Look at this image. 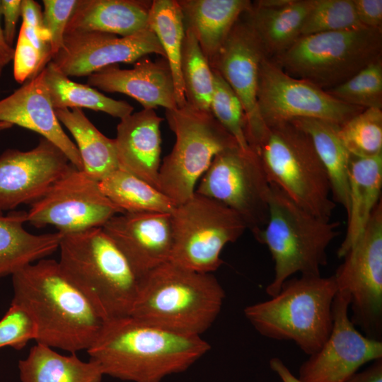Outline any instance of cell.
Instances as JSON below:
<instances>
[{"label": "cell", "instance_id": "cell-16", "mask_svg": "<svg viewBox=\"0 0 382 382\" xmlns=\"http://www.w3.org/2000/svg\"><path fill=\"white\" fill-rule=\"evenodd\" d=\"M149 54L166 59L150 28L126 37L97 31L71 32L65 33L62 48L50 62L69 78L81 77L117 63H134Z\"/></svg>", "mask_w": 382, "mask_h": 382}, {"label": "cell", "instance_id": "cell-44", "mask_svg": "<svg viewBox=\"0 0 382 382\" xmlns=\"http://www.w3.org/2000/svg\"><path fill=\"white\" fill-rule=\"evenodd\" d=\"M22 23L35 28H45L42 10L40 5L33 0L21 1Z\"/></svg>", "mask_w": 382, "mask_h": 382}, {"label": "cell", "instance_id": "cell-25", "mask_svg": "<svg viewBox=\"0 0 382 382\" xmlns=\"http://www.w3.org/2000/svg\"><path fill=\"white\" fill-rule=\"evenodd\" d=\"M382 154L352 156L349 174L347 226L337 255L342 258L361 237L381 201Z\"/></svg>", "mask_w": 382, "mask_h": 382}, {"label": "cell", "instance_id": "cell-4", "mask_svg": "<svg viewBox=\"0 0 382 382\" xmlns=\"http://www.w3.org/2000/svg\"><path fill=\"white\" fill-rule=\"evenodd\" d=\"M225 292L211 273L168 261L146 274L131 316L180 333L201 336L218 317Z\"/></svg>", "mask_w": 382, "mask_h": 382}, {"label": "cell", "instance_id": "cell-22", "mask_svg": "<svg viewBox=\"0 0 382 382\" xmlns=\"http://www.w3.org/2000/svg\"><path fill=\"white\" fill-rule=\"evenodd\" d=\"M162 121L154 109L144 108L120 120L114 139L120 168L159 190Z\"/></svg>", "mask_w": 382, "mask_h": 382}, {"label": "cell", "instance_id": "cell-47", "mask_svg": "<svg viewBox=\"0 0 382 382\" xmlns=\"http://www.w3.org/2000/svg\"><path fill=\"white\" fill-rule=\"evenodd\" d=\"M1 16V14H0ZM14 48L6 42L3 28L0 23V71L3 72L4 68L13 59Z\"/></svg>", "mask_w": 382, "mask_h": 382}, {"label": "cell", "instance_id": "cell-48", "mask_svg": "<svg viewBox=\"0 0 382 382\" xmlns=\"http://www.w3.org/2000/svg\"><path fill=\"white\" fill-rule=\"evenodd\" d=\"M1 74H2V71H0V79H1ZM0 93H1V90H0Z\"/></svg>", "mask_w": 382, "mask_h": 382}, {"label": "cell", "instance_id": "cell-20", "mask_svg": "<svg viewBox=\"0 0 382 382\" xmlns=\"http://www.w3.org/2000/svg\"><path fill=\"white\" fill-rule=\"evenodd\" d=\"M0 122L35 132L57 146L79 170V150L63 130L52 107L42 69L8 96L0 99Z\"/></svg>", "mask_w": 382, "mask_h": 382}, {"label": "cell", "instance_id": "cell-40", "mask_svg": "<svg viewBox=\"0 0 382 382\" xmlns=\"http://www.w3.org/2000/svg\"><path fill=\"white\" fill-rule=\"evenodd\" d=\"M79 0H43L42 18L50 34L52 58L63 47L66 28Z\"/></svg>", "mask_w": 382, "mask_h": 382}, {"label": "cell", "instance_id": "cell-31", "mask_svg": "<svg viewBox=\"0 0 382 382\" xmlns=\"http://www.w3.org/2000/svg\"><path fill=\"white\" fill-rule=\"evenodd\" d=\"M45 81L54 109L88 108L105 112L120 120L132 113L134 108L117 100L87 84L71 81L50 62L43 69Z\"/></svg>", "mask_w": 382, "mask_h": 382}, {"label": "cell", "instance_id": "cell-43", "mask_svg": "<svg viewBox=\"0 0 382 382\" xmlns=\"http://www.w3.org/2000/svg\"><path fill=\"white\" fill-rule=\"evenodd\" d=\"M22 0H0V14L4 17V34L8 44L13 47L16 25L21 16Z\"/></svg>", "mask_w": 382, "mask_h": 382}, {"label": "cell", "instance_id": "cell-33", "mask_svg": "<svg viewBox=\"0 0 382 382\" xmlns=\"http://www.w3.org/2000/svg\"><path fill=\"white\" fill-rule=\"evenodd\" d=\"M104 195L125 213L171 214L175 203L157 188L119 168L99 182Z\"/></svg>", "mask_w": 382, "mask_h": 382}, {"label": "cell", "instance_id": "cell-32", "mask_svg": "<svg viewBox=\"0 0 382 382\" xmlns=\"http://www.w3.org/2000/svg\"><path fill=\"white\" fill-rule=\"evenodd\" d=\"M149 26L155 33L169 66L178 108L187 103L181 75V52L185 25L178 0H154Z\"/></svg>", "mask_w": 382, "mask_h": 382}, {"label": "cell", "instance_id": "cell-39", "mask_svg": "<svg viewBox=\"0 0 382 382\" xmlns=\"http://www.w3.org/2000/svg\"><path fill=\"white\" fill-rule=\"evenodd\" d=\"M36 337L37 327L30 314L23 306L11 303L0 320V348L21 350Z\"/></svg>", "mask_w": 382, "mask_h": 382}, {"label": "cell", "instance_id": "cell-27", "mask_svg": "<svg viewBox=\"0 0 382 382\" xmlns=\"http://www.w3.org/2000/svg\"><path fill=\"white\" fill-rule=\"evenodd\" d=\"M25 222V211L0 212V277L12 275L59 249V232L33 234L24 228Z\"/></svg>", "mask_w": 382, "mask_h": 382}, {"label": "cell", "instance_id": "cell-23", "mask_svg": "<svg viewBox=\"0 0 382 382\" xmlns=\"http://www.w3.org/2000/svg\"><path fill=\"white\" fill-rule=\"evenodd\" d=\"M315 0H261L245 16L260 40L266 57H275L300 37Z\"/></svg>", "mask_w": 382, "mask_h": 382}, {"label": "cell", "instance_id": "cell-21", "mask_svg": "<svg viewBox=\"0 0 382 382\" xmlns=\"http://www.w3.org/2000/svg\"><path fill=\"white\" fill-rule=\"evenodd\" d=\"M134 64L127 69L117 64L104 67L89 75L86 84L105 92L129 96L145 109L178 108L172 74L165 59L151 61L144 57Z\"/></svg>", "mask_w": 382, "mask_h": 382}, {"label": "cell", "instance_id": "cell-7", "mask_svg": "<svg viewBox=\"0 0 382 382\" xmlns=\"http://www.w3.org/2000/svg\"><path fill=\"white\" fill-rule=\"evenodd\" d=\"M340 223L308 212L270 184L269 216L256 239L265 245L274 262V276L265 289L272 297L293 274L320 276L327 249L339 233Z\"/></svg>", "mask_w": 382, "mask_h": 382}, {"label": "cell", "instance_id": "cell-11", "mask_svg": "<svg viewBox=\"0 0 382 382\" xmlns=\"http://www.w3.org/2000/svg\"><path fill=\"white\" fill-rule=\"evenodd\" d=\"M270 191V183L256 155L237 145L214 156L195 190L235 212L255 239L268 220Z\"/></svg>", "mask_w": 382, "mask_h": 382}, {"label": "cell", "instance_id": "cell-8", "mask_svg": "<svg viewBox=\"0 0 382 382\" xmlns=\"http://www.w3.org/2000/svg\"><path fill=\"white\" fill-rule=\"evenodd\" d=\"M382 28L327 32L300 37L272 60L289 75L326 91L381 57Z\"/></svg>", "mask_w": 382, "mask_h": 382}, {"label": "cell", "instance_id": "cell-36", "mask_svg": "<svg viewBox=\"0 0 382 382\" xmlns=\"http://www.w3.org/2000/svg\"><path fill=\"white\" fill-rule=\"evenodd\" d=\"M337 100L354 106L382 108V59H377L344 83L326 90Z\"/></svg>", "mask_w": 382, "mask_h": 382}, {"label": "cell", "instance_id": "cell-35", "mask_svg": "<svg viewBox=\"0 0 382 382\" xmlns=\"http://www.w3.org/2000/svg\"><path fill=\"white\" fill-rule=\"evenodd\" d=\"M338 135L352 156L382 154V110L366 108L338 127Z\"/></svg>", "mask_w": 382, "mask_h": 382}, {"label": "cell", "instance_id": "cell-46", "mask_svg": "<svg viewBox=\"0 0 382 382\" xmlns=\"http://www.w3.org/2000/svg\"><path fill=\"white\" fill-rule=\"evenodd\" d=\"M270 366L282 382H303L294 376L284 363L277 357H273L270 359Z\"/></svg>", "mask_w": 382, "mask_h": 382}, {"label": "cell", "instance_id": "cell-18", "mask_svg": "<svg viewBox=\"0 0 382 382\" xmlns=\"http://www.w3.org/2000/svg\"><path fill=\"white\" fill-rule=\"evenodd\" d=\"M265 57L262 43L244 13L209 62L212 69L221 75L242 103L248 144L265 126L257 108V89L260 67Z\"/></svg>", "mask_w": 382, "mask_h": 382}, {"label": "cell", "instance_id": "cell-29", "mask_svg": "<svg viewBox=\"0 0 382 382\" xmlns=\"http://www.w3.org/2000/svg\"><path fill=\"white\" fill-rule=\"evenodd\" d=\"M63 355L37 343L18 361L21 382H102L103 372L95 361L81 360L74 353Z\"/></svg>", "mask_w": 382, "mask_h": 382}, {"label": "cell", "instance_id": "cell-41", "mask_svg": "<svg viewBox=\"0 0 382 382\" xmlns=\"http://www.w3.org/2000/svg\"><path fill=\"white\" fill-rule=\"evenodd\" d=\"M13 61L14 79L23 83L37 75L51 59L19 31Z\"/></svg>", "mask_w": 382, "mask_h": 382}, {"label": "cell", "instance_id": "cell-24", "mask_svg": "<svg viewBox=\"0 0 382 382\" xmlns=\"http://www.w3.org/2000/svg\"><path fill=\"white\" fill-rule=\"evenodd\" d=\"M152 1L79 0L66 32L97 31L121 37L149 28Z\"/></svg>", "mask_w": 382, "mask_h": 382}, {"label": "cell", "instance_id": "cell-1", "mask_svg": "<svg viewBox=\"0 0 382 382\" xmlns=\"http://www.w3.org/2000/svg\"><path fill=\"white\" fill-rule=\"evenodd\" d=\"M209 349L201 336L129 316L107 321L87 353L104 375L132 382H161L185 371Z\"/></svg>", "mask_w": 382, "mask_h": 382}, {"label": "cell", "instance_id": "cell-12", "mask_svg": "<svg viewBox=\"0 0 382 382\" xmlns=\"http://www.w3.org/2000/svg\"><path fill=\"white\" fill-rule=\"evenodd\" d=\"M333 275L338 291L349 296L350 318L369 338H382V202L364 233Z\"/></svg>", "mask_w": 382, "mask_h": 382}, {"label": "cell", "instance_id": "cell-10", "mask_svg": "<svg viewBox=\"0 0 382 382\" xmlns=\"http://www.w3.org/2000/svg\"><path fill=\"white\" fill-rule=\"evenodd\" d=\"M173 244L170 261L211 273L222 265L221 253L247 229L243 219L222 203L195 192L171 213Z\"/></svg>", "mask_w": 382, "mask_h": 382}, {"label": "cell", "instance_id": "cell-42", "mask_svg": "<svg viewBox=\"0 0 382 382\" xmlns=\"http://www.w3.org/2000/svg\"><path fill=\"white\" fill-rule=\"evenodd\" d=\"M352 1L361 25L370 28H382L381 0Z\"/></svg>", "mask_w": 382, "mask_h": 382}, {"label": "cell", "instance_id": "cell-30", "mask_svg": "<svg viewBox=\"0 0 382 382\" xmlns=\"http://www.w3.org/2000/svg\"><path fill=\"white\" fill-rule=\"evenodd\" d=\"M292 122L309 135L329 179L332 199L347 211L352 156L338 135L340 125L311 118Z\"/></svg>", "mask_w": 382, "mask_h": 382}, {"label": "cell", "instance_id": "cell-2", "mask_svg": "<svg viewBox=\"0 0 382 382\" xmlns=\"http://www.w3.org/2000/svg\"><path fill=\"white\" fill-rule=\"evenodd\" d=\"M11 276V303L32 316L37 343L74 354L92 346L106 321L66 278L58 261L44 258Z\"/></svg>", "mask_w": 382, "mask_h": 382}, {"label": "cell", "instance_id": "cell-17", "mask_svg": "<svg viewBox=\"0 0 382 382\" xmlns=\"http://www.w3.org/2000/svg\"><path fill=\"white\" fill-rule=\"evenodd\" d=\"M74 166L61 149L43 137L29 151L6 150L0 155V212L33 204Z\"/></svg>", "mask_w": 382, "mask_h": 382}, {"label": "cell", "instance_id": "cell-5", "mask_svg": "<svg viewBox=\"0 0 382 382\" xmlns=\"http://www.w3.org/2000/svg\"><path fill=\"white\" fill-rule=\"evenodd\" d=\"M270 184L311 214L330 220L336 204L309 135L292 121L265 123L249 144Z\"/></svg>", "mask_w": 382, "mask_h": 382}, {"label": "cell", "instance_id": "cell-15", "mask_svg": "<svg viewBox=\"0 0 382 382\" xmlns=\"http://www.w3.org/2000/svg\"><path fill=\"white\" fill-rule=\"evenodd\" d=\"M349 296L337 292L332 303V328L323 347L299 368L303 382H345L369 361L382 358V342L359 332L349 316Z\"/></svg>", "mask_w": 382, "mask_h": 382}, {"label": "cell", "instance_id": "cell-14", "mask_svg": "<svg viewBox=\"0 0 382 382\" xmlns=\"http://www.w3.org/2000/svg\"><path fill=\"white\" fill-rule=\"evenodd\" d=\"M257 108L264 123L311 118L338 125L364 110L337 100L307 81L289 75L267 57L260 67Z\"/></svg>", "mask_w": 382, "mask_h": 382}, {"label": "cell", "instance_id": "cell-45", "mask_svg": "<svg viewBox=\"0 0 382 382\" xmlns=\"http://www.w3.org/2000/svg\"><path fill=\"white\" fill-rule=\"evenodd\" d=\"M373 361L369 368L355 372L345 382H382V358Z\"/></svg>", "mask_w": 382, "mask_h": 382}, {"label": "cell", "instance_id": "cell-37", "mask_svg": "<svg viewBox=\"0 0 382 382\" xmlns=\"http://www.w3.org/2000/svg\"><path fill=\"white\" fill-rule=\"evenodd\" d=\"M214 91L210 112L219 124L232 136L243 151H251L245 135V115L239 98L215 69H213Z\"/></svg>", "mask_w": 382, "mask_h": 382}, {"label": "cell", "instance_id": "cell-38", "mask_svg": "<svg viewBox=\"0 0 382 382\" xmlns=\"http://www.w3.org/2000/svg\"><path fill=\"white\" fill-rule=\"evenodd\" d=\"M361 27L352 0H315L303 25L301 37Z\"/></svg>", "mask_w": 382, "mask_h": 382}, {"label": "cell", "instance_id": "cell-3", "mask_svg": "<svg viewBox=\"0 0 382 382\" xmlns=\"http://www.w3.org/2000/svg\"><path fill=\"white\" fill-rule=\"evenodd\" d=\"M62 235L59 268L107 322L131 316L141 277L103 231Z\"/></svg>", "mask_w": 382, "mask_h": 382}, {"label": "cell", "instance_id": "cell-13", "mask_svg": "<svg viewBox=\"0 0 382 382\" xmlns=\"http://www.w3.org/2000/svg\"><path fill=\"white\" fill-rule=\"evenodd\" d=\"M123 213L104 195L99 182L74 166L30 204L27 222L37 228L53 226L64 235L102 228Z\"/></svg>", "mask_w": 382, "mask_h": 382}, {"label": "cell", "instance_id": "cell-6", "mask_svg": "<svg viewBox=\"0 0 382 382\" xmlns=\"http://www.w3.org/2000/svg\"><path fill=\"white\" fill-rule=\"evenodd\" d=\"M337 292L333 275H301L286 279L270 299L247 306L244 314L260 335L292 341L311 356L330 335Z\"/></svg>", "mask_w": 382, "mask_h": 382}, {"label": "cell", "instance_id": "cell-34", "mask_svg": "<svg viewBox=\"0 0 382 382\" xmlns=\"http://www.w3.org/2000/svg\"><path fill=\"white\" fill-rule=\"evenodd\" d=\"M180 66L187 103L196 109L210 111L213 71L194 33L188 27H185Z\"/></svg>", "mask_w": 382, "mask_h": 382}, {"label": "cell", "instance_id": "cell-9", "mask_svg": "<svg viewBox=\"0 0 382 382\" xmlns=\"http://www.w3.org/2000/svg\"><path fill=\"white\" fill-rule=\"evenodd\" d=\"M166 117L175 142L160 166L159 189L178 206L195 194L197 182L214 156L238 144L210 111L187 103L166 110Z\"/></svg>", "mask_w": 382, "mask_h": 382}, {"label": "cell", "instance_id": "cell-26", "mask_svg": "<svg viewBox=\"0 0 382 382\" xmlns=\"http://www.w3.org/2000/svg\"><path fill=\"white\" fill-rule=\"evenodd\" d=\"M185 25L194 33L210 62L232 28L251 6L248 0H178Z\"/></svg>", "mask_w": 382, "mask_h": 382}, {"label": "cell", "instance_id": "cell-19", "mask_svg": "<svg viewBox=\"0 0 382 382\" xmlns=\"http://www.w3.org/2000/svg\"><path fill=\"white\" fill-rule=\"evenodd\" d=\"M142 278L155 267L170 261L173 233L171 214H119L103 227Z\"/></svg>", "mask_w": 382, "mask_h": 382}, {"label": "cell", "instance_id": "cell-28", "mask_svg": "<svg viewBox=\"0 0 382 382\" xmlns=\"http://www.w3.org/2000/svg\"><path fill=\"white\" fill-rule=\"evenodd\" d=\"M54 112L73 136L88 176L100 182L120 168L115 139L101 133L81 109H55Z\"/></svg>", "mask_w": 382, "mask_h": 382}]
</instances>
